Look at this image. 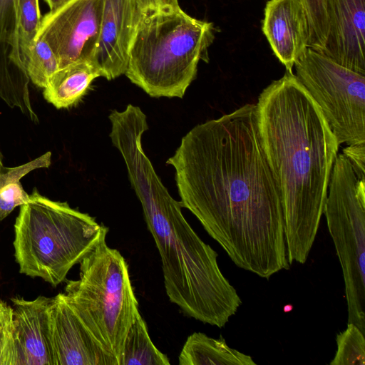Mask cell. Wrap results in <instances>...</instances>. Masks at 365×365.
I'll use <instances>...</instances> for the list:
<instances>
[{
	"mask_svg": "<svg viewBox=\"0 0 365 365\" xmlns=\"http://www.w3.org/2000/svg\"><path fill=\"white\" fill-rule=\"evenodd\" d=\"M167 163L182 207L240 268L289 269L283 201L257 129L255 104L192 128Z\"/></svg>",
	"mask_w": 365,
	"mask_h": 365,
	"instance_id": "6da1fadb",
	"label": "cell"
},
{
	"mask_svg": "<svg viewBox=\"0 0 365 365\" xmlns=\"http://www.w3.org/2000/svg\"><path fill=\"white\" fill-rule=\"evenodd\" d=\"M255 117L282 197L289 263L304 264L324 213L339 145L317 103L288 71L260 93Z\"/></svg>",
	"mask_w": 365,
	"mask_h": 365,
	"instance_id": "7a4b0ae2",
	"label": "cell"
},
{
	"mask_svg": "<svg viewBox=\"0 0 365 365\" xmlns=\"http://www.w3.org/2000/svg\"><path fill=\"white\" fill-rule=\"evenodd\" d=\"M138 200L160 255L169 300L190 317L224 327L242 300L221 272L217 253L192 229L167 188L150 190Z\"/></svg>",
	"mask_w": 365,
	"mask_h": 365,
	"instance_id": "3957f363",
	"label": "cell"
},
{
	"mask_svg": "<svg viewBox=\"0 0 365 365\" xmlns=\"http://www.w3.org/2000/svg\"><path fill=\"white\" fill-rule=\"evenodd\" d=\"M211 22L178 9L141 13L125 75L153 98H182L215 38Z\"/></svg>",
	"mask_w": 365,
	"mask_h": 365,
	"instance_id": "277c9868",
	"label": "cell"
},
{
	"mask_svg": "<svg viewBox=\"0 0 365 365\" xmlns=\"http://www.w3.org/2000/svg\"><path fill=\"white\" fill-rule=\"evenodd\" d=\"M108 228L66 202L53 201L35 188L20 206L14 224V257L19 272L53 287L96 247Z\"/></svg>",
	"mask_w": 365,
	"mask_h": 365,
	"instance_id": "5b68a950",
	"label": "cell"
},
{
	"mask_svg": "<svg viewBox=\"0 0 365 365\" xmlns=\"http://www.w3.org/2000/svg\"><path fill=\"white\" fill-rule=\"evenodd\" d=\"M104 235L80 262L79 278L67 280L64 297L105 350L120 361L129 329L140 314L121 253Z\"/></svg>",
	"mask_w": 365,
	"mask_h": 365,
	"instance_id": "8992f818",
	"label": "cell"
},
{
	"mask_svg": "<svg viewBox=\"0 0 365 365\" xmlns=\"http://www.w3.org/2000/svg\"><path fill=\"white\" fill-rule=\"evenodd\" d=\"M329 187L323 214L342 269L348 323L365 334V179L338 154Z\"/></svg>",
	"mask_w": 365,
	"mask_h": 365,
	"instance_id": "52a82bcc",
	"label": "cell"
},
{
	"mask_svg": "<svg viewBox=\"0 0 365 365\" xmlns=\"http://www.w3.org/2000/svg\"><path fill=\"white\" fill-rule=\"evenodd\" d=\"M296 76L317 103L338 144L365 143V75L308 47Z\"/></svg>",
	"mask_w": 365,
	"mask_h": 365,
	"instance_id": "ba28073f",
	"label": "cell"
},
{
	"mask_svg": "<svg viewBox=\"0 0 365 365\" xmlns=\"http://www.w3.org/2000/svg\"><path fill=\"white\" fill-rule=\"evenodd\" d=\"M103 1L71 0L42 16L36 40L41 39L48 44L59 68L92 60L99 36Z\"/></svg>",
	"mask_w": 365,
	"mask_h": 365,
	"instance_id": "9c48e42d",
	"label": "cell"
},
{
	"mask_svg": "<svg viewBox=\"0 0 365 365\" xmlns=\"http://www.w3.org/2000/svg\"><path fill=\"white\" fill-rule=\"evenodd\" d=\"M55 365H117L66 301L52 297L49 308Z\"/></svg>",
	"mask_w": 365,
	"mask_h": 365,
	"instance_id": "30bf717a",
	"label": "cell"
},
{
	"mask_svg": "<svg viewBox=\"0 0 365 365\" xmlns=\"http://www.w3.org/2000/svg\"><path fill=\"white\" fill-rule=\"evenodd\" d=\"M138 0H103L101 23L92 62L101 77L125 74L130 46L141 15Z\"/></svg>",
	"mask_w": 365,
	"mask_h": 365,
	"instance_id": "8fae6325",
	"label": "cell"
},
{
	"mask_svg": "<svg viewBox=\"0 0 365 365\" xmlns=\"http://www.w3.org/2000/svg\"><path fill=\"white\" fill-rule=\"evenodd\" d=\"M329 31L320 53L365 75V0H327Z\"/></svg>",
	"mask_w": 365,
	"mask_h": 365,
	"instance_id": "7c38bea8",
	"label": "cell"
},
{
	"mask_svg": "<svg viewBox=\"0 0 365 365\" xmlns=\"http://www.w3.org/2000/svg\"><path fill=\"white\" fill-rule=\"evenodd\" d=\"M11 301L16 365H55L49 318L52 297Z\"/></svg>",
	"mask_w": 365,
	"mask_h": 365,
	"instance_id": "4fadbf2b",
	"label": "cell"
},
{
	"mask_svg": "<svg viewBox=\"0 0 365 365\" xmlns=\"http://www.w3.org/2000/svg\"><path fill=\"white\" fill-rule=\"evenodd\" d=\"M262 30L276 57L286 71L292 72L295 62L309 47V22L301 1H267Z\"/></svg>",
	"mask_w": 365,
	"mask_h": 365,
	"instance_id": "5bb4252c",
	"label": "cell"
},
{
	"mask_svg": "<svg viewBox=\"0 0 365 365\" xmlns=\"http://www.w3.org/2000/svg\"><path fill=\"white\" fill-rule=\"evenodd\" d=\"M19 1L0 0V98L31 119L36 113L30 99V79L14 61Z\"/></svg>",
	"mask_w": 365,
	"mask_h": 365,
	"instance_id": "9a60e30c",
	"label": "cell"
},
{
	"mask_svg": "<svg viewBox=\"0 0 365 365\" xmlns=\"http://www.w3.org/2000/svg\"><path fill=\"white\" fill-rule=\"evenodd\" d=\"M101 74L92 61L84 60L57 70L43 88L46 101L58 109L76 105Z\"/></svg>",
	"mask_w": 365,
	"mask_h": 365,
	"instance_id": "2e32d148",
	"label": "cell"
},
{
	"mask_svg": "<svg viewBox=\"0 0 365 365\" xmlns=\"http://www.w3.org/2000/svg\"><path fill=\"white\" fill-rule=\"evenodd\" d=\"M178 359L180 365H256L250 356L230 348L222 337L202 332L187 337Z\"/></svg>",
	"mask_w": 365,
	"mask_h": 365,
	"instance_id": "e0dca14e",
	"label": "cell"
},
{
	"mask_svg": "<svg viewBox=\"0 0 365 365\" xmlns=\"http://www.w3.org/2000/svg\"><path fill=\"white\" fill-rule=\"evenodd\" d=\"M51 164V153L47 152L24 165L3 167L0 172V221L6 217L16 207L27 203L29 195L20 180L34 170L48 168Z\"/></svg>",
	"mask_w": 365,
	"mask_h": 365,
	"instance_id": "ac0fdd59",
	"label": "cell"
},
{
	"mask_svg": "<svg viewBox=\"0 0 365 365\" xmlns=\"http://www.w3.org/2000/svg\"><path fill=\"white\" fill-rule=\"evenodd\" d=\"M168 357L153 344L140 314L127 334L120 365H169Z\"/></svg>",
	"mask_w": 365,
	"mask_h": 365,
	"instance_id": "d6986e66",
	"label": "cell"
},
{
	"mask_svg": "<svg viewBox=\"0 0 365 365\" xmlns=\"http://www.w3.org/2000/svg\"><path fill=\"white\" fill-rule=\"evenodd\" d=\"M41 19L38 0L19 1L14 61L25 73V66L38 33Z\"/></svg>",
	"mask_w": 365,
	"mask_h": 365,
	"instance_id": "ffe728a7",
	"label": "cell"
},
{
	"mask_svg": "<svg viewBox=\"0 0 365 365\" xmlns=\"http://www.w3.org/2000/svg\"><path fill=\"white\" fill-rule=\"evenodd\" d=\"M58 68L57 58L51 48L43 40L36 39L25 66L30 81L36 86L44 88Z\"/></svg>",
	"mask_w": 365,
	"mask_h": 365,
	"instance_id": "44dd1931",
	"label": "cell"
},
{
	"mask_svg": "<svg viewBox=\"0 0 365 365\" xmlns=\"http://www.w3.org/2000/svg\"><path fill=\"white\" fill-rule=\"evenodd\" d=\"M337 350L331 365H364L365 338L359 328L348 323L336 338Z\"/></svg>",
	"mask_w": 365,
	"mask_h": 365,
	"instance_id": "7402d4cb",
	"label": "cell"
},
{
	"mask_svg": "<svg viewBox=\"0 0 365 365\" xmlns=\"http://www.w3.org/2000/svg\"><path fill=\"white\" fill-rule=\"evenodd\" d=\"M308 19L309 26V47L321 51L329 31L327 0H300Z\"/></svg>",
	"mask_w": 365,
	"mask_h": 365,
	"instance_id": "603a6c76",
	"label": "cell"
},
{
	"mask_svg": "<svg viewBox=\"0 0 365 365\" xmlns=\"http://www.w3.org/2000/svg\"><path fill=\"white\" fill-rule=\"evenodd\" d=\"M13 308L0 300V365H16Z\"/></svg>",
	"mask_w": 365,
	"mask_h": 365,
	"instance_id": "cb8c5ba5",
	"label": "cell"
},
{
	"mask_svg": "<svg viewBox=\"0 0 365 365\" xmlns=\"http://www.w3.org/2000/svg\"><path fill=\"white\" fill-rule=\"evenodd\" d=\"M343 154L348 158L359 179H365V143L348 145L343 150Z\"/></svg>",
	"mask_w": 365,
	"mask_h": 365,
	"instance_id": "d4e9b609",
	"label": "cell"
},
{
	"mask_svg": "<svg viewBox=\"0 0 365 365\" xmlns=\"http://www.w3.org/2000/svg\"><path fill=\"white\" fill-rule=\"evenodd\" d=\"M143 13L180 8L178 0H138Z\"/></svg>",
	"mask_w": 365,
	"mask_h": 365,
	"instance_id": "484cf974",
	"label": "cell"
},
{
	"mask_svg": "<svg viewBox=\"0 0 365 365\" xmlns=\"http://www.w3.org/2000/svg\"><path fill=\"white\" fill-rule=\"evenodd\" d=\"M71 0H44L49 8V12H54Z\"/></svg>",
	"mask_w": 365,
	"mask_h": 365,
	"instance_id": "4316f807",
	"label": "cell"
},
{
	"mask_svg": "<svg viewBox=\"0 0 365 365\" xmlns=\"http://www.w3.org/2000/svg\"><path fill=\"white\" fill-rule=\"evenodd\" d=\"M3 164H2V159H1V153H0V172L3 168Z\"/></svg>",
	"mask_w": 365,
	"mask_h": 365,
	"instance_id": "83f0119b",
	"label": "cell"
}]
</instances>
